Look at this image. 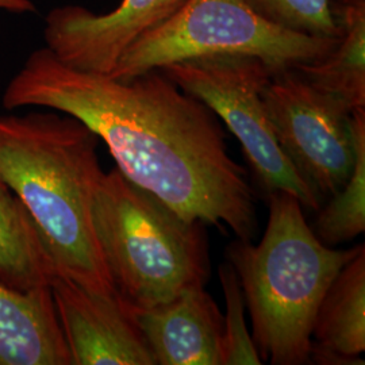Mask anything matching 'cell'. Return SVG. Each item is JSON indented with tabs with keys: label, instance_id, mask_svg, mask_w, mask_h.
I'll use <instances>...</instances> for the list:
<instances>
[{
	"label": "cell",
	"instance_id": "1",
	"mask_svg": "<svg viewBox=\"0 0 365 365\" xmlns=\"http://www.w3.org/2000/svg\"><path fill=\"white\" fill-rule=\"evenodd\" d=\"M1 103L76 118L129 182L184 218L227 227L244 241L257 235L256 192L227 150L220 118L160 69L119 80L75 69L42 48L10 80Z\"/></svg>",
	"mask_w": 365,
	"mask_h": 365
},
{
	"label": "cell",
	"instance_id": "2",
	"mask_svg": "<svg viewBox=\"0 0 365 365\" xmlns=\"http://www.w3.org/2000/svg\"><path fill=\"white\" fill-rule=\"evenodd\" d=\"M99 137L53 110L0 115V178L34 222L56 272L101 295L118 294L92 225L103 170Z\"/></svg>",
	"mask_w": 365,
	"mask_h": 365
},
{
	"label": "cell",
	"instance_id": "3",
	"mask_svg": "<svg viewBox=\"0 0 365 365\" xmlns=\"http://www.w3.org/2000/svg\"><path fill=\"white\" fill-rule=\"evenodd\" d=\"M269 217L259 244L237 240L226 249L252 318V339L262 363L310 364L319 304L334 277L364 248L325 245L288 192L268 196Z\"/></svg>",
	"mask_w": 365,
	"mask_h": 365
},
{
	"label": "cell",
	"instance_id": "4",
	"mask_svg": "<svg viewBox=\"0 0 365 365\" xmlns=\"http://www.w3.org/2000/svg\"><path fill=\"white\" fill-rule=\"evenodd\" d=\"M92 225L113 286L133 310L152 309L187 288L206 286L205 223L184 218L117 167L98 184Z\"/></svg>",
	"mask_w": 365,
	"mask_h": 365
},
{
	"label": "cell",
	"instance_id": "5",
	"mask_svg": "<svg viewBox=\"0 0 365 365\" xmlns=\"http://www.w3.org/2000/svg\"><path fill=\"white\" fill-rule=\"evenodd\" d=\"M337 38L274 25L245 0H185L165 21L134 39L108 76L129 80L211 56L256 57L277 72L319 60Z\"/></svg>",
	"mask_w": 365,
	"mask_h": 365
},
{
	"label": "cell",
	"instance_id": "6",
	"mask_svg": "<svg viewBox=\"0 0 365 365\" xmlns=\"http://www.w3.org/2000/svg\"><path fill=\"white\" fill-rule=\"evenodd\" d=\"M160 71L210 107L235 134L265 196L288 192L303 210L322 207V200L300 179L274 134L262 101V90L274 73L269 66L249 56H211Z\"/></svg>",
	"mask_w": 365,
	"mask_h": 365
},
{
	"label": "cell",
	"instance_id": "7",
	"mask_svg": "<svg viewBox=\"0 0 365 365\" xmlns=\"http://www.w3.org/2000/svg\"><path fill=\"white\" fill-rule=\"evenodd\" d=\"M262 101L280 148L322 202L346 184L356 161L353 111L295 68L271 75Z\"/></svg>",
	"mask_w": 365,
	"mask_h": 365
},
{
	"label": "cell",
	"instance_id": "8",
	"mask_svg": "<svg viewBox=\"0 0 365 365\" xmlns=\"http://www.w3.org/2000/svg\"><path fill=\"white\" fill-rule=\"evenodd\" d=\"M184 1L120 0L107 14L76 4L56 7L45 19V48L66 66L110 75L134 39L165 21Z\"/></svg>",
	"mask_w": 365,
	"mask_h": 365
},
{
	"label": "cell",
	"instance_id": "9",
	"mask_svg": "<svg viewBox=\"0 0 365 365\" xmlns=\"http://www.w3.org/2000/svg\"><path fill=\"white\" fill-rule=\"evenodd\" d=\"M53 300L72 365H156L130 306L57 274Z\"/></svg>",
	"mask_w": 365,
	"mask_h": 365
},
{
	"label": "cell",
	"instance_id": "10",
	"mask_svg": "<svg viewBox=\"0 0 365 365\" xmlns=\"http://www.w3.org/2000/svg\"><path fill=\"white\" fill-rule=\"evenodd\" d=\"M133 313L156 364L222 365L223 315L205 286Z\"/></svg>",
	"mask_w": 365,
	"mask_h": 365
},
{
	"label": "cell",
	"instance_id": "11",
	"mask_svg": "<svg viewBox=\"0 0 365 365\" xmlns=\"http://www.w3.org/2000/svg\"><path fill=\"white\" fill-rule=\"evenodd\" d=\"M0 365H72L49 286L0 283Z\"/></svg>",
	"mask_w": 365,
	"mask_h": 365
},
{
	"label": "cell",
	"instance_id": "12",
	"mask_svg": "<svg viewBox=\"0 0 365 365\" xmlns=\"http://www.w3.org/2000/svg\"><path fill=\"white\" fill-rule=\"evenodd\" d=\"M310 364H364L365 249L344 265L319 304Z\"/></svg>",
	"mask_w": 365,
	"mask_h": 365
},
{
	"label": "cell",
	"instance_id": "13",
	"mask_svg": "<svg viewBox=\"0 0 365 365\" xmlns=\"http://www.w3.org/2000/svg\"><path fill=\"white\" fill-rule=\"evenodd\" d=\"M339 34L334 46L313 63L295 69L319 91L351 111L365 108V0H334Z\"/></svg>",
	"mask_w": 365,
	"mask_h": 365
},
{
	"label": "cell",
	"instance_id": "14",
	"mask_svg": "<svg viewBox=\"0 0 365 365\" xmlns=\"http://www.w3.org/2000/svg\"><path fill=\"white\" fill-rule=\"evenodd\" d=\"M54 264L29 211L0 178V283L18 291L52 284Z\"/></svg>",
	"mask_w": 365,
	"mask_h": 365
},
{
	"label": "cell",
	"instance_id": "15",
	"mask_svg": "<svg viewBox=\"0 0 365 365\" xmlns=\"http://www.w3.org/2000/svg\"><path fill=\"white\" fill-rule=\"evenodd\" d=\"M356 161L337 194L318 210L314 233L327 247L352 241L365 230V108L353 111Z\"/></svg>",
	"mask_w": 365,
	"mask_h": 365
},
{
	"label": "cell",
	"instance_id": "16",
	"mask_svg": "<svg viewBox=\"0 0 365 365\" xmlns=\"http://www.w3.org/2000/svg\"><path fill=\"white\" fill-rule=\"evenodd\" d=\"M226 313L223 315L222 365H260L257 348L245 321V299L233 265L226 261L218 268Z\"/></svg>",
	"mask_w": 365,
	"mask_h": 365
},
{
	"label": "cell",
	"instance_id": "17",
	"mask_svg": "<svg viewBox=\"0 0 365 365\" xmlns=\"http://www.w3.org/2000/svg\"><path fill=\"white\" fill-rule=\"evenodd\" d=\"M249 6L274 25L319 36L339 37V22L334 0H245Z\"/></svg>",
	"mask_w": 365,
	"mask_h": 365
},
{
	"label": "cell",
	"instance_id": "18",
	"mask_svg": "<svg viewBox=\"0 0 365 365\" xmlns=\"http://www.w3.org/2000/svg\"><path fill=\"white\" fill-rule=\"evenodd\" d=\"M0 10L11 14H31L37 11L31 0H0Z\"/></svg>",
	"mask_w": 365,
	"mask_h": 365
},
{
	"label": "cell",
	"instance_id": "19",
	"mask_svg": "<svg viewBox=\"0 0 365 365\" xmlns=\"http://www.w3.org/2000/svg\"><path fill=\"white\" fill-rule=\"evenodd\" d=\"M336 1H339V3H352V1H360V0H336Z\"/></svg>",
	"mask_w": 365,
	"mask_h": 365
}]
</instances>
